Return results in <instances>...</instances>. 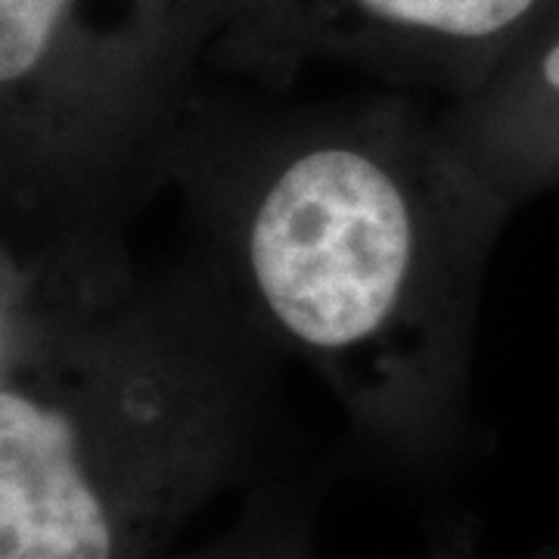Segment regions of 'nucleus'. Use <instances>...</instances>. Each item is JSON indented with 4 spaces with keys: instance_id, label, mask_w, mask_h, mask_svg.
Returning a JSON list of instances; mask_svg holds the SVG:
<instances>
[{
    "instance_id": "obj_6",
    "label": "nucleus",
    "mask_w": 559,
    "mask_h": 559,
    "mask_svg": "<svg viewBox=\"0 0 559 559\" xmlns=\"http://www.w3.org/2000/svg\"><path fill=\"white\" fill-rule=\"evenodd\" d=\"M323 488V469L293 463L246 491L240 516L224 535L162 559H318L314 522Z\"/></svg>"
},
{
    "instance_id": "obj_1",
    "label": "nucleus",
    "mask_w": 559,
    "mask_h": 559,
    "mask_svg": "<svg viewBox=\"0 0 559 559\" xmlns=\"http://www.w3.org/2000/svg\"><path fill=\"white\" fill-rule=\"evenodd\" d=\"M165 180L193 246L336 395L360 448L401 479H448L510 209L439 119L401 91L280 103L202 81Z\"/></svg>"
},
{
    "instance_id": "obj_4",
    "label": "nucleus",
    "mask_w": 559,
    "mask_h": 559,
    "mask_svg": "<svg viewBox=\"0 0 559 559\" xmlns=\"http://www.w3.org/2000/svg\"><path fill=\"white\" fill-rule=\"evenodd\" d=\"M557 16L559 0H246L209 69L280 94L314 66H340L454 103Z\"/></svg>"
},
{
    "instance_id": "obj_5",
    "label": "nucleus",
    "mask_w": 559,
    "mask_h": 559,
    "mask_svg": "<svg viewBox=\"0 0 559 559\" xmlns=\"http://www.w3.org/2000/svg\"><path fill=\"white\" fill-rule=\"evenodd\" d=\"M436 119L451 150L510 212L559 183V16Z\"/></svg>"
},
{
    "instance_id": "obj_3",
    "label": "nucleus",
    "mask_w": 559,
    "mask_h": 559,
    "mask_svg": "<svg viewBox=\"0 0 559 559\" xmlns=\"http://www.w3.org/2000/svg\"><path fill=\"white\" fill-rule=\"evenodd\" d=\"M246 0H0V240H124Z\"/></svg>"
},
{
    "instance_id": "obj_2",
    "label": "nucleus",
    "mask_w": 559,
    "mask_h": 559,
    "mask_svg": "<svg viewBox=\"0 0 559 559\" xmlns=\"http://www.w3.org/2000/svg\"><path fill=\"white\" fill-rule=\"evenodd\" d=\"M289 358L218 267L128 240H0V559H162L293 466Z\"/></svg>"
}]
</instances>
